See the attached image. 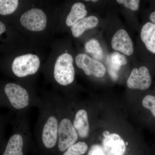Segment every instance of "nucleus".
Returning a JSON list of instances; mask_svg holds the SVG:
<instances>
[{"instance_id": "f257e3e1", "label": "nucleus", "mask_w": 155, "mask_h": 155, "mask_svg": "<svg viewBox=\"0 0 155 155\" xmlns=\"http://www.w3.org/2000/svg\"><path fill=\"white\" fill-rule=\"evenodd\" d=\"M60 102L59 98L44 99L38 108L34 140L38 147L44 151L58 150Z\"/></svg>"}, {"instance_id": "f03ea898", "label": "nucleus", "mask_w": 155, "mask_h": 155, "mask_svg": "<svg viewBox=\"0 0 155 155\" xmlns=\"http://www.w3.org/2000/svg\"><path fill=\"white\" fill-rule=\"evenodd\" d=\"M29 110L18 112L11 122L12 129L2 155H24L25 150L35 143L31 127Z\"/></svg>"}, {"instance_id": "7ed1b4c3", "label": "nucleus", "mask_w": 155, "mask_h": 155, "mask_svg": "<svg viewBox=\"0 0 155 155\" xmlns=\"http://www.w3.org/2000/svg\"><path fill=\"white\" fill-rule=\"evenodd\" d=\"M3 96L0 97V108H6L15 114L20 111L38 108L41 100L32 98L27 90L19 84H6L3 87Z\"/></svg>"}, {"instance_id": "20e7f679", "label": "nucleus", "mask_w": 155, "mask_h": 155, "mask_svg": "<svg viewBox=\"0 0 155 155\" xmlns=\"http://www.w3.org/2000/svg\"><path fill=\"white\" fill-rule=\"evenodd\" d=\"M66 105L61 101L59 107L58 151L64 153L69 147L76 143L78 138L73 122L67 115Z\"/></svg>"}, {"instance_id": "39448f33", "label": "nucleus", "mask_w": 155, "mask_h": 155, "mask_svg": "<svg viewBox=\"0 0 155 155\" xmlns=\"http://www.w3.org/2000/svg\"><path fill=\"white\" fill-rule=\"evenodd\" d=\"M72 56L68 53H64L58 57L54 68V76L59 85L67 86L74 81L75 71Z\"/></svg>"}, {"instance_id": "423d86ee", "label": "nucleus", "mask_w": 155, "mask_h": 155, "mask_svg": "<svg viewBox=\"0 0 155 155\" xmlns=\"http://www.w3.org/2000/svg\"><path fill=\"white\" fill-rule=\"evenodd\" d=\"M40 65V61L37 56L27 54L14 59L12 64V71L17 77L24 78L36 73Z\"/></svg>"}, {"instance_id": "0eeeda50", "label": "nucleus", "mask_w": 155, "mask_h": 155, "mask_svg": "<svg viewBox=\"0 0 155 155\" xmlns=\"http://www.w3.org/2000/svg\"><path fill=\"white\" fill-rule=\"evenodd\" d=\"M20 20L21 24L28 30L40 31L46 28L47 18L41 9L33 8L22 14Z\"/></svg>"}, {"instance_id": "6e6552de", "label": "nucleus", "mask_w": 155, "mask_h": 155, "mask_svg": "<svg viewBox=\"0 0 155 155\" xmlns=\"http://www.w3.org/2000/svg\"><path fill=\"white\" fill-rule=\"evenodd\" d=\"M75 63L78 68L83 69L86 75L101 78L105 74L106 69L104 64L86 54L77 55L75 58Z\"/></svg>"}, {"instance_id": "1a4fd4ad", "label": "nucleus", "mask_w": 155, "mask_h": 155, "mask_svg": "<svg viewBox=\"0 0 155 155\" xmlns=\"http://www.w3.org/2000/svg\"><path fill=\"white\" fill-rule=\"evenodd\" d=\"M152 77L147 67L143 66L139 69L134 68L127 81L129 88L146 90L151 85Z\"/></svg>"}, {"instance_id": "9d476101", "label": "nucleus", "mask_w": 155, "mask_h": 155, "mask_svg": "<svg viewBox=\"0 0 155 155\" xmlns=\"http://www.w3.org/2000/svg\"><path fill=\"white\" fill-rule=\"evenodd\" d=\"M102 147L105 155H123L126 149L125 141L115 133L105 136Z\"/></svg>"}, {"instance_id": "9b49d317", "label": "nucleus", "mask_w": 155, "mask_h": 155, "mask_svg": "<svg viewBox=\"0 0 155 155\" xmlns=\"http://www.w3.org/2000/svg\"><path fill=\"white\" fill-rule=\"evenodd\" d=\"M114 50L127 56H131L134 52L133 42L127 31L120 29L114 34L111 41Z\"/></svg>"}, {"instance_id": "f8f14e48", "label": "nucleus", "mask_w": 155, "mask_h": 155, "mask_svg": "<svg viewBox=\"0 0 155 155\" xmlns=\"http://www.w3.org/2000/svg\"><path fill=\"white\" fill-rule=\"evenodd\" d=\"M73 124L78 137L85 139L88 137L90 128L88 114L86 110L82 108L76 112L73 119Z\"/></svg>"}, {"instance_id": "ddd939ff", "label": "nucleus", "mask_w": 155, "mask_h": 155, "mask_svg": "<svg viewBox=\"0 0 155 155\" xmlns=\"http://www.w3.org/2000/svg\"><path fill=\"white\" fill-rule=\"evenodd\" d=\"M140 38L147 49L155 54V24L147 22L143 26Z\"/></svg>"}, {"instance_id": "4468645a", "label": "nucleus", "mask_w": 155, "mask_h": 155, "mask_svg": "<svg viewBox=\"0 0 155 155\" xmlns=\"http://www.w3.org/2000/svg\"><path fill=\"white\" fill-rule=\"evenodd\" d=\"M98 22V19L95 16L84 17L71 27L72 35L75 38H78L85 31L95 27Z\"/></svg>"}, {"instance_id": "2eb2a0df", "label": "nucleus", "mask_w": 155, "mask_h": 155, "mask_svg": "<svg viewBox=\"0 0 155 155\" xmlns=\"http://www.w3.org/2000/svg\"><path fill=\"white\" fill-rule=\"evenodd\" d=\"M87 14L85 6L82 3L78 2L72 6L71 10L66 19V24L69 27L77 23L81 19H83Z\"/></svg>"}, {"instance_id": "dca6fc26", "label": "nucleus", "mask_w": 155, "mask_h": 155, "mask_svg": "<svg viewBox=\"0 0 155 155\" xmlns=\"http://www.w3.org/2000/svg\"><path fill=\"white\" fill-rule=\"evenodd\" d=\"M85 48L86 51L92 55L96 60L102 59L103 50L99 42L95 39H91L88 41L85 44Z\"/></svg>"}, {"instance_id": "f3484780", "label": "nucleus", "mask_w": 155, "mask_h": 155, "mask_svg": "<svg viewBox=\"0 0 155 155\" xmlns=\"http://www.w3.org/2000/svg\"><path fill=\"white\" fill-rule=\"evenodd\" d=\"M11 111L6 114L0 113V150H2L7 141L5 134L7 125L11 120Z\"/></svg>"}, {"instance_id": "a211bd4d", "label": "nucleus", "mask_w": 155, "mask_h": 155, "mask_svg": "<svg viewBox=\"0 0 155 155\" xmlns=\"http://www.w3.org/2000/svg\"><path fill=\"white\" fill-rule=\"evenodd\" d=\"M19 4L17 0H0V14L3 16L13 14Z\"/></svg>"}, {"instance_id": "6ab92c4d", "label": "nucleus", "mask_w": 155, "mask_h": 155, "mask_svg": "<svg viewBox=\"0 0 155 155\" xmlns=\"http://www.w3.org/2000/svg\"><path fill=\"white\" fill-rule=\"evenodd\" d=\"M88 148L86 143L79 141L69 147L62 155H83L86 153Z\"/></svg>"}, {"instance_id": "aec40b11", "label": "nucleus", "mask_w": 155, "mask_h": 155, "mask_svg": "<svg viewBox=\"0 0 155 155\" xmlns=\"http://www.w3.org/2000/svg\"><path fill=\"white\" fill-rule=\"evenodd\" d=\"M142 105L147 110H149L155 118V96L152 95H147L143 98Z\"/></svg>"}, {"instance_id": "412c9836", "label": "nucleus", "mask_w": 155, "mask_h": 155, "mask_svg": "<svg viewBox=\"0 0 155 155\" xmlns=\"http://www.w3.org/2000/svg\"><path fill=\"white\" fill-rule=\"evenodd\" d=\"M110 62L112 64L121 67L127 64V60L124 55L118 52H114L110 56Z\"/></svg>"}, {"instance_id": "4be33fe9", "label": "nucleus", "mask_w": 155, "mask_h": 155, "mask_svg": "<svg viewBox=\"0 0 155 155\" xmlns=\"http://www.w3.org/2000/svg\"><path fill=\"white\" fill-rule=\"evenodd\" d=\"M118 3L124 5L125 8L131 11H137L139 8L140 1L138 0H117Z\"/></svg>"}, {"instance_id": "5701e85b", "label": "nucleus", "mask_w": 155, "mask_h": 155, "mask_svg": "<svg viewBox=\"0 0 155 155\" xmlns=\"http://www.w3.org/2000/svg\"><path fill=\"white\" fill-rule=\"evenodd\" d=\"M109 73L111 78L114 81L117 80L119 77L118 72L121 67L112 64L109 62Z\"/></svg>"}, {"instance_id": "b1692460", "label": "nucleus", "mask_w": 155, "mask_h": 155, "mask_svg": "<svg viewBox=\"0 0 155 155\" xmlns=\"http://www.w3.org/2000/svg\"><path fill=\"white\" fill-rule=\"evenodd\" d=\"M87 155H105L102 147L98 144L92 145Z\"/></svg>"}, {"instance_id": "393cba45", "label": "nucleus", "mask_w": 155, "mask_h": 155, "mask_svg": "<svg viewBox=\"0 0 155 155\" xmlns=\"http://www.w3.org/2000/svg\"><path fill=\"white\" fill-rule=\"evenodd\" d=\"M6 30V27L5 24L0 21V35Z\"/></svg>"}, {"instance_id": "a878e982", "label": "nucleus", "mask_w": 155, "mask_h": 155, "mask_svg": "<svg viewBox=\"0 0 155 155\" xmlns=\"http://www.w3.org/2000/svg\"><path fill=\"white\" fill-rule=\"evenodd\" d=\"M150 19L151 22L155 24V11H153L150 14Z\"/></svg>"}, {"instance_id": "bb28decb", "label": "nucleus", "mask_w": 155, "mask_h": 155, "mask_svg": "<svg viewBox=\"0 0 155 155\" xmlns=\"http://www.w3.org/2000/svg\"><path fill=\"white\" fill-rule=\"evenodd\" d=\"M91 1V2H97V0H95V1H93V0H92V1Z\"/></svg>"}]
</instances>
